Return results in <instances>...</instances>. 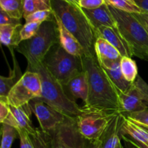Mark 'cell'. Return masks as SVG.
<instances>
[{"instance_id": "obj_36", "label": "cell", "mask_w": 148, "mask_h": 148, "mask_svg": "<svg viewBox=\"0 0 148 148\" xmlns=\"http://www.w3.org/2000/svg\"><path fill=\"white\" fill-rule=\"evenodd\" d=\"M120 138L127 144L129 148H148V146L142 144L127 135L120 134Z\"/></svg>"}, {"instance_id": "obj_5", "label": "cell", "mask_w": 148, "mask_h": 148, "mask_svg": "<svg viewBox=\"0 0 148 148\" xmlns=\"http://www.w3.org/2000/svg\"><path fill=\"white\" fill-rule=\"evenodd\" d=\"M120 34L128 43L133 56L148 60V31L134 14L108 5Z\"/></svg>"}, {"instance_id": "obj_15", "label": "cell", "mask_w": 148, "mask_h": 148, "mask_svg": "<svg viewBox=\"0 0 148 148\" xmlns=\"http://www.w3.org/2000/svg\"><path fill=\"white\" fill-rule=\"evenodd\" d=\"M120 60H103L98 62L107 76L116 87L118 94L119 92L127 91L132 85V83L129 82L124 78L120 66Z\"/></svg>"}, {"instance_id": "obj_35", "label": "cell", "mask_w": 148, "mask_h": 148, "mask_svg": "<svg viewBox=\"0 0 148 148\" xmlns=\"http://www.w3.org/2000/svg\"><path fill=\"white\" fill-rule=\"evenodd\" d=\"M134 84L140 91L145 101L148 103V84L145 82V80H143V78L140 76L137 77Z\"/></svg>"}, {"instance_id": "obj_6", "label": "cell", "mask_w": 148, "mask_h": 148, "mask_svg": "<svg viewBox=\"0 0 148 148\" xmlns=\"http://www.w3.org/2000/svg\"><path fill=\"white\" fill-rule=\"evenodd\" d=\"M43 64L62 86L72 77L83 70L82 58L69 53L59 43L51 49Z\"/></svg>"}, {"instance_id": "obj_23", "label": "cell", "mask_w": 148, "mask_h": 148, "mask_svg": "<svg viewBox=\"0 0 148 148\" xmlns=\"http://www.w3.org/2000/svg\"><path fill=\"white\" fill-rule=\"evenodd\" d=\"M12 57L14 67L12 70L10 69V75L8 77H0V98H7L13 87L17 84V82L20 80L23 75L13 52Z\"/></svg>"}, {"instance_id": "obj_10", "label": "cell", "mask_w": 148, "mask_h": 148, "mask_svg": "<svg viewBox=\"0 0 148 148\" xmlns=\"http://www.w3.org/2000/svg\"><path fill=\"white\" fill-rule=\"evenodd\" d=\"M29 103L38 121L40 128L45 132L55 130L68 117L39 99L33 100Z\"/></svg>"}, {"instance_id": "obj_39", "label": "cell", "mask_w": 148, "mask_h": 148, "mask_svg": "<svg viewBox=\"0 0 148 148\" xmlns=\"http://www.w3.org/2000/svg\"><path fill=\"white\" fill-rule=\"evenodd\" d=\"M136 17H138L139 19L144 21L146 24L148 25V14L146 13H141V14H134Z\"/></svg>"}, {"instance_id": "obj_31", "label": "cell", "mask_w": 148, "mask_h": 148, "mask_svg": "<svg viewBox=\"0 0 148 148\" xmlns=\"http://www.w3.org/2000/svg\"><path fill=\"white\" fill-rule=\"evenodd\" d=\"M124 115L139 125L148 129V109Z\"/></svg>"}, {"instance_id": "obj_44", "label": "cell", "mask_w": 148, "mask_h": 148, "mask_svg": "<svg viewBox=\"0 0 148 148\" xmlns=\"http://www.w3.org/2000/svg\"><path fill=\"white\" fill-rule=\"evenodd\" d=\"M147 130H148V129H147Z\"/></svg>"}, {"instance_id": "obj_20", "label": "cell", "mask_w": 148, "mask_h": 148, "mask_svg": "<svg viewBox=\"0 0 148 148\" xmlns=\"http://www.w3.org/2000/svg\"><path fill=\"white\" fill-rule=\"evenodd\" d=\"M120 134H124L131 137L133 140L148 146V130L139 125L122 114Z\"/></svg>"}, {"instance_id": "obj_2", "label": "cell", "mask_w": 148, "mask_h": 148, "mask_svg": "<svg viewBox=\"0 0 148 148\" xmlns=\"http://www.w3.org/2000/svg\"><path fill=\"white\" fill-rule=\"evenodd\" d=\"M51 9L65 28L79 42L85 56H96L95 43L97 36L82 8L61 0H51Z\"/></svg>"}, {"instance_id": "obj_22", "label": "cell", "mask_w": 148, "mask_h": 148, "mask_svg": "<svg viewBox=\"0 0 148 148\" xmlns=\"http://www.w3.org/2000/svg\"><path fill=\"white\" fill-rule=\"evenodd\" d=\"M95 53L98 62L103 60H120L121 55L118 50L101 37H97L95 43Z\"/></svg>"}, {"instance_id": "obj_43", "label": "cell", "mask_w": 148, "mask_h": 148, "mask_svg": "<svg viewBox=\"0 0 148 148\" xmlns=\"http://www.w3.org/2000/svg\"><path fill=\"white\" fill-rule=\"evenodd\" d=\"M147 56H148V51H147Z\"/></svg>"}, {"instance_id": "obj_18", "label": "cell", "mask_w": 148, "mask_h": 148, "mask_svg": "<svg viewBox=\"0 0 148 148\" xmlns=\"http://www.w3.org/2000/svg\"><path fill=\"white\" fill-rule=\"evenodd\" d=\"M54 17L56 24H57L59 43L61 46L66 51H67L70 54L81 58L85 56V51H84L83 48L82 47L79 42L77 40L76 38L72 33H69L65 28L62 22L56 16Z\"/></svg>"}, {"instance_id": "obj_3", "label": "cell", "mask_w": 148, "mask_h": 148, "mask_svg": "<svg viewBox=\"0 0 148 148\" xmlns=\"http://www.w3.org/2000/svg\"><path fill=\"white\" fill-rule=\"evenodd\" d=\"M27 70L37 72L40 77L42 95L39 100L67 116L77 117L82 114V107L68 96L62 84L51 75L43 62L27 67Z\"/></svg>"}, {"instance_id": "obj_17", "label": "cell", "mask_w": 148, "mask_h": 148, "mask_svg": "<svg viewBox=\"0 0 148 148\" xmlns=\"http://www.w3.org/2000/svg\"><path fill=\"white\" fill-rule=\"evenodd\" d=\"M97 37H101L109 42L121 53V56L132 57L133 56L131 49L128 43L125 41L118 29L110 27H103L95 30Z\"/></svg>"}, {"instance_id": "obj_14", "label": "cell", "mask_w": 148, "mask_h": 148, "mask_svg": "<svg viewBox=\"0 0 148 148\" xmlns=\"http://www.w3.org/2000/svg\"><path fill=\"white\" fill-rule=\"evenodd\" d=\"M82 10L95 30L103 26L116 28L115 19L106 3L93 10Z\"/></svg>"}, {"instance_id": "obj_1", "label": "cell", "mask_w": 148, "mask_h": 148, "mask_svg": "<svg viewBox=\"0 0 148 148\" xmlns=\"http://www.w3.org/2000/svg\"><path fill=\"white\" fill-rule=\"evenodd\" d=\"M82 60L88 83V100L82 109L121 112L116 88L101 67L96 56H84Z\"/></svg>"}, {"instance_id": "obj_11", "label": "cell", "mask_w": 148, "mask_h": 148, "mask_svg": "<svg viewBox=\"0 0 148 148\" xmlns=\"http://www.w3.org/2000/svg\"><path fill=\"white\" fill-rule=\"evenodd\" d=\"M33 113L30 103L23 106H10V111L8 116L2 124H8L14 127L17 132L23 131L28 133L34 132L36 128L32 124L30 116Z\"/></svg>"}, {"instance_id": "obj_12", "label": "cell", "mask_w": 148, "mask_h": 148, "mask_svg": "<svg viewBox=\"0 0 148 148\" xmlns=\"http://www.w3.org/2000/svg\"><path fill=\"white\" fill-rule=\"evenodd\" d=\"M121 111L124 114H130L148 109V103L143 98L134 82L125 92H119Z\"/></svg>"}, {"instance_id": "obj_33", "label": "cell", "mask_w": 148, "mask_h": 148, "mask_svg": "<svg viewBox=\"0 0 148 148\" xmlns=\"http://www.w3.org/2000/svg\"><path fill=\"white\" fill-rule=\"evenodd\" d=\"M19 25L21 24V21L18 19L14 18L11 17L10 14H7L6 12L1 9L0 11V25Z\"/></svg>"}, {"instance_id": "obj_16", "label": "cell", "mask_w": 148, "mask_h": 148, "mask_svg": "<svg viewBox=\"0 0 148 148\" xmlns=\"http://www.w3.org/2000/svg\"><path fill=\"white\" fill-rule=\"evenodd\" d=\"M20 148H52L51 137L40 128H36L34 132H18Z\"/></svg>"}, {"instance_id": "obj_13", "label": "cell", "mask_w": 148, "mask_h": 148, "mask_svg": "<svg viewBox=\"0 0 148 148\" xmlns=\"http://www.w3.org/2000/svg\"><path fill=\"white\" fill-rule=\"evenodd\" d=\"M68 96L72 100L81 99L85 103L88 96V83L83 70L74 75L63 86Z\"/></svg>"}, {"instance_id": "obj_38", "label": "cell", "mask_w": 148, "mask_h": 148, "mask_svg": "<svg viewBox=\"0 0 148 148\" xmlns=\"http://www.w3.org/2000/svg\"><path fill=\"white\" fill-rule=\"evenodd\" d=\"M137 6L143 10V12L148 14V0H134Z\"/></svg>"}, {"instance_id": "obj_7", "label": "cell", "mask_w": 148, "mask_h": 148, "mask_svg": "<svg viewBox=\"0 0 148 148\" xmlns=\"http://www.w3.org/2000/svg\"><path fill=\"white\" fill-rule=\"evenodd\" d=\"M41 95V81L38 74L27 70L11 90L7 100L10 106L20 107L39 99Z\"/></svg>"}, {"instance_id": "obj_34", "label": "cell", "mask_w": 148, "mask_h": 148, "mask_svg": "<svg viewBox=\"0 0 148 148\" xmlns=\"http://www.w3.org/2000/svg\"><path fill=\"white\" fill-rule=\"evenodd\" d=\"M10 111V106L7 103V98H0V122L4 123Z\"/></svg>"}, {"instance_id": "obj_30", "label": "cell", "mask_w": 148, "mask_h": 148, "mask_svg": "<svg viewBox=\"0 0 148 148\" xmlns=\"http://www.w3.org/2000/svg\"><path fill=\"white\" fill-rule=\"evenodd\" d=\"M40 23H25V24L23 25L20 30V38L21 40H27L33 38L35 35L38 31V29L40 27Z\"/></svg>"}, {"instance_id": "obj_27", "label": "cell", "mask_w": 148, "mask_h": 148, "mask_svg": "<svg viewBox=\"0 0 148 148\" xmlns=\"http://www.w3.org/2000/svg\"><path fill=\"white\" fill-rule=\"evenodd\" d=\"M106 3L117 10L132 13L141 14L144 13L143 10L136 4L134 0H105Z\"/></svg>"}, {"instance_id": "obj_28", "label": "cell", "mask_w": 148, "mask_h": 148, "mask_svg": "<svg viewBox=\"0 0 148 148\" xmlns=\"http://www.w3.org/2000/svg\"><path fill=\"white\" fill-rule=\"evenodd\" d=\"M1 148H11L14 140L19 134L17 130L6 124H1Z\"/></svg>"}, {"instance_id": "obj_41", "label": "cell", "mask_w": 148, "mask_h": 148, "mask_svg": "<svg viewBox=\"0 0 148 148\" xmlns=\"http://www.w3.org/2000/svg\"><path fill=\"white\" fill-rule=\"evenodd\" d=\"M115 148H124V147H123V145H122V144H121V140H120V141L119 142L118 144H117V145L116 146Z\"/></svg>"}, {"instance_id": "obj_24", "label": "cell", "mask_w": 148, "mask_h": 148, "mask_svg": "<svg viewBox=\"0 0 148 148\" xmlns=\"http://www.w3.org/2000/svg\"><path fill=\"white\" fill-rule=\"evenodd\" d=\"M0 7L1 10L14 18L20 20L23 17V0H0Z\"/></svg>"}, {"instance_id": "obj_26", "label": "cell", "mask_w": 148, "mask_h": 148, "mask_svg": "<svg viewBox=\"0 0 148 148\" xmlns=\"http://www.w3.org/2000/svg\"><path fill=\"white\" fill-rule=\"evenodd\" d=\"M24 13L23 17L33 14L38 11L52 10L51 0H23Z\"/></svg>"}, {"instance_id": "obj_40", "label": "cell", "mask_w": 148, "mask_h": 148, "mask_svg": "<svg viewBox=\"0 0 148 148\" xmlns=\"http://www.w3.org/2000/svg\"><path fill=\"white\" fill-rule=\"evenodd\" d=\"M61 1H66V2L69 3V4H74V5H76V6H79V0H61Z\"/></svg>"}, {"instance_id": "obj_19", "label": "cell", "mask_w": 148, "mask_h": 148, "mask_svg": "<svg viewBox=\"0 0 148 148\" xmlns=\"http://www.w3.org/2000/svg\"><path fill=\"white\" fill-rule=\"evenodd\" d=\"M122 123V113L119 112L110 121L107 128L99 139L101 148H115L120 138V130Z\"/></svg>"}, {"instance_id": "obj_29", "label": "cell", "mask_w": 148, "mask_h": 148, "mask_svg": "<svg viewBox=\"0 0 148 148\" xmlns=\"http://www.w3.org/2000/svg\"><path fill=\"white\" fill-rule=\"evenodd\" d=\"M54 18V15L52 10H43V11H38L30 15L27 16L25 18V23H40L47 20H52Z\"/></svg>"}, {"instance_id": "obj_25", "label": "cell", "mask_w": 148, "mask_h": 148, "mask_svg": "<svg viewBox=\"0 0 148 148\" xmlns=\"http://www.w3.org/2000/svg\"><path fill=\"white\" fill-rule=\"evenodd\" d=\"M120 66L124 78L131 83L135 82L138 77V69L135 61L131 57L122 56L120 60Z\"/></svg>"}, {"instance_id": "obj_9", "label": "cell", "mask_w": 148, "mask_h": 148, "mask_svg": "<svg viewBox=\"0 0 148 148\" xmlns=\"http://www.w3.org/2000/svg\"><path fill=\"white\" fill-rule=\"evenodd\" d=\"M49 134L52 148H82L85 141L78 130L75 117L68 116L64 122Z\"/></svg>"}, {"instance_id": "obj_8", "label": "cell", "mask_w": 148, "mask_h": 148, "mask_svg": "<svg viewBox=\"0 0 148 148\" xmlns=\"http://www.w3.org/2000/svg\"><path fill=\"white\" fill-rule=\"evenodd\" d=\"M119 112V111L106 112L82 109V114L75 117L78 130L86 140H99L110 121Z\"/></svg>"}, {"instance_id": "obj_4", "label": "cell", "mask_w": 148, "mask_h": 148, "mask_svg": "<svg viewBox=\"0 0 148 148\" xmlns=\"http://www.w3.org/2000/svg\"><path fill=\"white\" fill-rule=\"evenodd\" d=\"M59 43L57 24L54 18L40 24L38 31L30 39L23 40L16 50L25 56L27 67L43 62L51 49Z\"/></svg>"}, {"instance_id": "obj_21", "label": "cell", "mask_w": 148, "mask_h": 148, "mask_svg": "<svg viewBox=\"0 0 148 148\" xmlns=\"http://www.w3.org/2000/svg\"><path fill=\"white\" fill-rule=\"evenodd\" d=\"M23 25H0V40L10 50L17 49L21 43L20 30Z\"/></svg>"}, {"instance_id": "obj_32", "label": "cell", "mask_w": 148, "mask_h": 148, "mask_svg": "<svg viewBox=\"0 0 148 148\" xmlns=\"http://www.w3.org/2000/svg\"><path fill=\"white\" fill-rule=\"evenodd\" d=\"M106 4L105 0H79V6L82 9L93 10Z\"/></svg>"}, {"instance_id": "obj_37", "label": "cell", "mask_w": 148, "mask_h": 148, "mask_svg": "<svg viewBox=\"0 0 148 148\" xmlns=\"http://www.w3.org/2000/svg\"><path fill=\"white\" fill-rule=\"evenodd\" d=\"M82 148H101V142L98 140H89L85 139Z\"/></svg>"}, {"instance_id": "obj_42", "label": "cell", "mask_w": 148, "mask_h": 148, "mask_svg": "<svg viewBox=\"0 0 148 148\" xmlns=\"http://www.w3.org/2000/svg\"><path fill=\"white\" fill-rule=\"evenodd\" d=\"M136 16V15H135ZM137 18H138V17H137ZM139 19V18H138ZM139 20H140V21H141L142 22V23H143V25H145V27H146V29H147V31H148V25H147V24H146V23H145V22L144 21H143V20H140V19H139Z\"/></svg>"}]
</instances>
